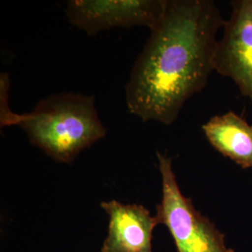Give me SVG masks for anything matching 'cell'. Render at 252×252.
Here are the masks:
<instances>
[{
  "mask_svg": "<svg viewBox=\"0 0 252 252\" xmlns=\"http://www.w3.org/2000/svg\"><path fill=\"white\" fill-rule=\"evenodd\" d=\"M109 218L108 234L101 252H153L152 239L156 216L141 205L116 200L101 203Z\"/></svg>",
  "mask_w": 252,
  "mask_h": 252,
  "instance_id": "6",
  "label": "cell"
},
{
  "mask_svg": "<svg viewBox=\"0 0 252 252\" xmlns=\"http://www.w3.org/2000/svg\"><path fill=\"white\" fill-rule=\"evenodd\" d=\"M162 178V200L157 206L158 223L172 234L179 252H234L226 246L224 235L202 215L191 199L184 196L172 166V159L157 153Z\"/></svg>",
  "mask_w": 252,
  "mask_h": 252,
  "instance_id": "3",
  "label": "cell"
},
{
  "mask_svg": "<svg viewBox=\"0 0 252 252\" xmlns=\"http://www.w3.org/2000/svg\"><path fill=\"white\" fill-rule=\"evenodd\" d=\"M30 143L59 162L71 163L80 153L107 135L94 95L54 94L40 100L31 112L13 114Z\"/></svg>",
  "mask_w": 252,
  "mask_h": 252,
  "instance_id": "2",
  "label": "cell"
},
{
  "mask_svg": "<svg viewBox=\"0 0 252 252\" xmlns=\"http://www.w3.org/2000/svg\"><path fill=\"white\" fill-rule=\"evenodd\" d=\"M232 14L223 22V36L217 41L214 71L234 81L252 101V0L232 1Z\"/></svg>",
  "mask_w": 252,
  "mask_h": 252,
  "instance_id": "5",
  "label": "cell"
},
{
  "mask_svg": "<svg viewBox=\"0 0 252 252\" xmlns=\"http://www.w3.org/2000/svg\"><path fill=\"white\" fill-rule=\"evenodd\" d=\"M223 22L213 1L164 0L126 83L129 112L144 123L172 125L184 104L207 86Z\"/></svg>",
  "mask_w": 252,
  "mask_h": 252,
  "instance_id": "1",
  "label": "cell"
},
{
  "mask_svg": "<svg viewBox=\"0 0 252 252\" xmlns=\"http://www.w3.org/2000/svg\"><path fill=\"white\" fill-rule=\"evenodd\" d=\"M163 8L164 0H71L64 12L74 27L94 36L116 27H146L152 31Z\"/></svg>",
  "mask_w": 252,
  "mask_h": 252,
  "instance_id": "4",
  "label": "cell"
},
{
  "mask_svg": "<svg viewBox=\"0 0 252 252\" xmlns=\"http://www.w3.org/2000/svg\"><path fill=\"white\" fill-rule=\"evenodd\" d=\"M202 129L219 153L244 169L252 168V126L246 119L229 111L211 118Z\"/></svg>",
  "mask_w": 252,
  "mask_h": 252,
  "instance_id": "7",
  "label": "cell"
}]
</instances>
